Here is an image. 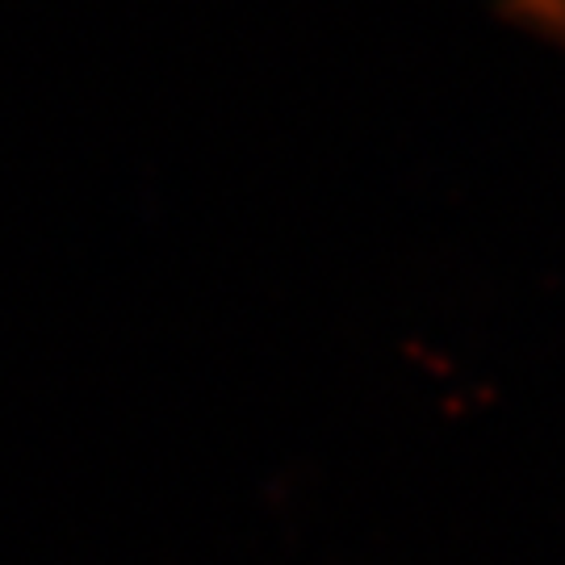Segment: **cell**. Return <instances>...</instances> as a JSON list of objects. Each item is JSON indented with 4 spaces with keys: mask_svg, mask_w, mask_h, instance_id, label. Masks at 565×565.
I'll return each mask as SVG.
<instances>
[{
    "mask_svg": "<svg viewBox=\"0 0 565 565\" xmlns=\"http://www.w3.org/2000/svg\"><path fill=\"white\" fill-rule=\"evenodd\" d=\"M520 4H524V13L541 18V25H545L548 34L565 39V0H520Z\"/></svg>",
    "mask_w": 565,
    "mask_h": 565,
    "instance_id": "cell-1",
    "label": "cell"
}]
</instances>
